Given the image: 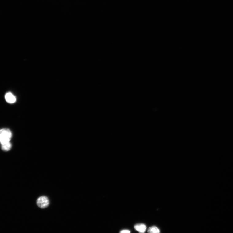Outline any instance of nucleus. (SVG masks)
Instances as JSON below:
<instances>
[{"label": "nucleus", "instance_id": "nucleus-1", "mask_svg": "<svg viewBox=\"0 0 233 233\" xmlns=\"http://www.w3.org/2000/svg\"><path fill=\"white\" fill-rule=\"evenodd\" d=\"M12 137V133L8 128H3L0 131V141L1 145L10 142Z\"/></svg>", "mask_w": 233, "mask_h": 233}, {"label": "nucleus", "instance_id": "nucleus-6", "mask_svg": "<svg viewBox=\"0 0 233 233\" xmlns=\"http://www.w3.org/2000/svg\"><path fill=\"white\" fill-rule=\"evenodd\" d=\"M148 232L151 233H159L160 232V230L157 227L153 226L149 228Z\"/></svg>", "mask_w": 233, "mask_h": 233}, {"label": "nucleus", "instance_id": "nucleus-3", "mask_svg": "<svg viewBox=\"0 0 233 233\" xmlns=\"http://www.w3.org/2000/svg\"><path fill=\"white\" fill-rule=\"evenodd\" d=\"M5 99L7 102L10 103H14L16 100V97L10 92H8L6 94Z\"/></svg>", "mask_w": 233, "mask_h": 233}, {"label": "nucleus", "instance_id": "nucleus-5", "mask_svg": "<svg viewBox=\"0 0 233 233\" xmlns=\"http://www.w3.org/2000/svg\"><path fill=\"white\" fill-rule=\"evenodd\" d=\"M1 145L2 150L5 151H8L10 150L12 148V145L10 142Z\"/></svg>", "mask_w": 233, "mask_h": 233}, {"label": "nucleus", "instance_id": "nucleus-2", "mask_svg": "<svg viewBox=\"0 0 233 233\" xmlns=\"http://www.w3.org/2000/svg\"><path fill=\"white\" fill-rule=\"evenodd\" d=\"M37 204L39 208L45 209L49 206L50 204L49 200L46 196H41L37 199Z\"/></svg>", "mask_w": 233, "mask_h": 233}, {"label": "nucleus", "instance_id": "nucleus-4", "mask_svg": "<svg viewBox=\"0 0 233 233\" xmlns=\"http://www.w3.org/2000/svg\"><path fill=\"white\" fill-rule=\"evenodd\" d=\"M135 229L137 231L141 233H144L147 229L146 225L143 224H138L134 226Z\"/></svg>", "mask_w": 233, "mask_h": 233}, {"label": "nucleus", "instance_id": "nucleus-7", "mask_svg": "<svg viewBox=\"0 0 233 233\" xmlns=\"http://www.w3.org/2000/svg\"><path fill=\"white\" fill-rule=\"evenodd\" d=\"M120 232L122 233H129L130 232V231L129 230H125L122 231Z\"/></svg>", "mask_w": 233, "mask_h": 233}]
</instances>
